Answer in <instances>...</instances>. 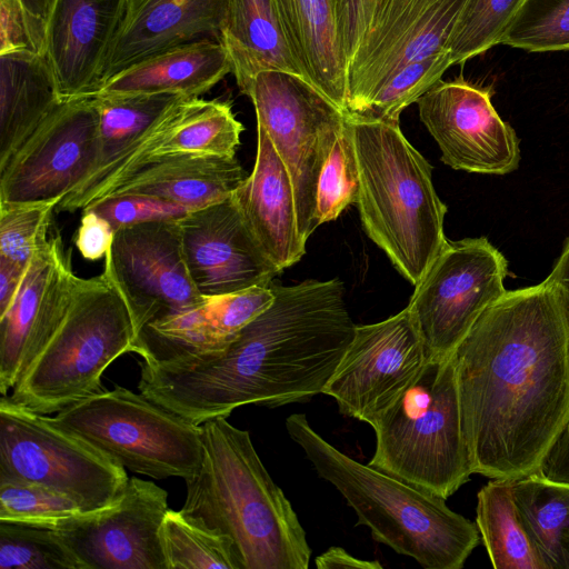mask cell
<instances>
[{"instance_id":"cell-32","label":"cell","mask_w":569,"mask_h":569,"mask_svg":"<svg viewBox=\"0 0 569 569\" xmlns=\"http://www.w3.org/2000/svg\"><path fill=\"white\" fill-rule=\"evenodd\" d=\"M226 342L210 323L204 302L144 326L134 351L146 362L163 363L222 350Z\"/></svg>"},{"instance_id":"cell-43","label":"cell","mask_w":569,"mask_h":569,"mask_svg":"<svg viewBox=\"0 0 569 569\" xmlns=\"http://www.w3.org/2000/svg\"><path fill=\"white\" fill-rule=\"evenodd\" d=\"M46 23L20 0H0V54L31 52L46 57Z\"/></svg>"},{"instance_id":"cell-44","label":"cell","mask_w":569,"mask_h":569,"mask_svg":"<svg viewBox=\"0 0 569 569\" xmlns=\"http://www.w3.org/2000/svg\"><path fill=\"white\" fill-rule=\"evenodd\" d=\"M378 0H333L346 68L371 19Z\"/></svg>"},{"instance_id":"cell-5","label":"cell","mask_w":569,"mask_h":569,"mask_svg":"<svg viewBox=\"0 0 569 569\" xmlns=\"http://www.w3.org/2000/svg\"><path fill=\"white\" fill-rule=\"evenodd\" d=\"M346 116L359 167L356 204L363 229L417 286L447 241V206L435 190L432 167L405 138L399 122Z\"/></svg>"},{"instance_id":"cell-22","label":"cell","mask_w":569,"mask_h":569,"mask_svg":"<svg viewBox=\"0 0 569 569\" xmlns=\"http://www.w3.org/2000/svg\"><path fill=\"white\" fill-rule=\"evenodd\" d=\"M253 169L232 193L263 254L280 271L298 262L306 241L298 228L291 177L264 130L257 127Z\"/></svg>"},{"instance_id":"cell-18","label":"cell","mask_w":569,"mask_h":569,"mask_svg":"<svg viewBox=\"0 0 569 569\" xmlns=\"http://www.w3.org/2000/svg\"><path fill=\"white\" fill-rule=\"evenodd\" d=\"M60 236L48 238L29 262L21 284L0 315V392L8 395L49 341L78 282Z\"/></svg>"},{"instance_id":"cell-4","label":"cell","mask_w":569,"mask_h":569,"mask_svg":"<svg viewBox=\"0 0 569 569\" xmlns=\"http://www.w3.org/2000/svg\"><path fill=\"white\" fill-rule=\"evenodd\" d=\"M286 428L318 476L336 487L355 510L358 525L368 527L376 541L426 569L465 566L480 533L445 498L350 458L316 432L305 413L289 416Z\"/></svg>"},{"instance_id":"cell-26","label":"cell","mask_w":569,"mask_h":569,"mask_svg":"<svg viewBox=\"0 0 569 569\" xmlns=\"http://www.w3.org/2000/svg\"><path fill=\"white\" fill-rule=\"evenodd\" d=\"M231 72L222 43L202 39L172 48L110 78L97 94L174 93L197 98Z\"/></svg>"},{"instance_id":"cell-23","label":"cell","mask_w":569,"mask_h":569,"mask_svg":"<svg viewBox=\"0 0 569 569\" xmlns=\"http://www.w3.org/2000/svg\"><path fill=\"white\" fill-rule=\"evenodd\" d=\"M246 178L236 157L166 154L150 159L112 183L93 202L128 194L194 210L230 197Z\"/></svg>"},{"instance_id":"cell-28","label":"cell","mask_w":569,"mask_h":569,"mask_svg":"<svg viewBox=\"0 0 569 569\" xmlns=\"http://www.w3.org/2000/svg\"><path fill=\"white\" fill-rule=\"evenodd\" d=\"M219 42L228 52L241 93L263 71H284L306 79L273 0H232Z\"/></svg>"},{"instance_id":"cell-24","label":"cell","mask_w":569,"mask_h":569,"mask_svg":"<svg viewBox=\"0 0 569 569\" xmlns=\"http://www.w3.org/2000/svg\"><path fill=\"white\" fill-rule=\"evenodd\" d=\"M186 98L174 93L94 94L98 151L88 177L58 203L56 211L83 210L113 167L144 141Z\"/></svg>"},{"instance_id":"cell-12","label":"cell","mask_w":569,"mask_h":569,"mask_svg":"<svg viewBox=\"0 0 569 569\" xmlns=\"http://www.w3.org/2000/svg\"><path fill=\"white\" fill-rule=\"evenodd\" d=\"M467 0H378L346 68V113L361 114L405 66L448 51Z\"/></svg>"},{"instance_id":"cell-38","label":"cell","mask_w":569,"mask_h":569,"mask_svg":"<svg viewBox=\"0 0 569 569\" xmlns=\"http://www.w3.org/2000/svg\"><path fill=\"white\" fill-rule=\"evenodd\" d=\"M451 66L449 51H442L405 66L390 77L361 114L353 116L399 122L401 111L417 102L441 80L446 70Z\"/></svg>"},{"instance_id":"cell-17","label":"cell","mask_w":569,"mask_h":569,"mask_svg":"<svg viewBox=\"0 0 569 569\" xmlns=\"http://www.w3.org/2000/svg\"><path fill=\"white\" fill-rule=\"evenodd\" d=\"M168 510L164 489L131 477L112 507L46 528L54 530L87 569H168L160 536Z\"/></svg>"},{"instance_id":"cell-1","label":"cell","mask_w":569,"mask_h":569,"mask_svg":"<svg viewBox=\"0 0 569 569\" xmlns=\"http://www.w3.org/2000/svg\"><path fill=\"white\" fill-rule=\"evenodd\" d=\"M451 358L472 472H536L569 412L568 338L546 279L489 305Z\"/></svg>"},{"instance_id":"cell-8","label":"cell","mask_w":569,"mask_h":569,"mask_svg":"<svg viewBox=\"0 0 569 569\" xmlns=\"http://www.w3.org/2000/svg\"><path fill=\"white\" fill-rule=\"evenodd\" d=\"M46 418L123 468L153 479H187L201 460L200 426L121 386Z\"/></svg>"},{"instance_id":"cell-9","label":"cell","mask_w":569,"mask_h":569,"mask_svg":"<svg viewBox=\"0 0 569 569\" xmlns=\"http://www.w3.org/2000/svg\"><path fill=\"white\" fill-rule=\"evenodd\" d=\"M0 479L47 487L90 513L117 503L129 477L122 466L6 395L0 398Z\"/></svg>"},{"instance_id":"cell-36","label":"cell","mask_w":569,"mask_h":569,"mask_svg":"<svg viewBox=\"0 0 569 569\" xmlns=\"http://www.w3.org/2000/svg\"><path fill=\"white\" fill-rule=\"evenodd\" d=\"M500 44L529 52L569 50V0H523Z\"/></svg>"},{"instance_id":"cell-35","label":"cell","mask_w":569,"mask_h":569,"mask_svg":"<svg viewBox=\"0 0 569 569\" xmlns=\"http://www.w3.org/2000/svg\"><path fill=\"white\" fill-rule=\"evenodd\" d=\"M523 0H467L448 42L452 66L500 44Z\"/></svg>"},{"instance_id":"cell-6","label":"cell","mask_w":569,"mask_h":569,"mask_svg":"<svg viewBox=\"0 0 569 569\" xmlns=\"http://www.w3.org/2000/svg\"><path fill=\"white\" fill-rule=\"evenodd\" d=\"M136 338L130 311L107 276L79 277L62 321L7 397L40 415L59 412L103 390L102 373L133 352Z\"/></svg>"},{"instance_id":"cell-13","label":"cell","mask_w":569,"mask_h":569,"mask_svg":"<svg viewBox=\"0 0 569 569\" xmlns=\"http://www.w3.org/2000/svg\"><path fill=\"white\" fill-rule=\"evenodd\" d=\"M178 220L113 231L103 273L123 298L137 335L149 323L204 302L186 266Z\"/></svg>"},{"instance_id":"cell-3","label":"cell","mask_w":569,"mask_h":569,"mask_svg":"<svg viewBox=\"0 0 569 569\" xmlns=\"http://www.w3.org/2000/svg\"><path fill=\"white\" fill-rule=\"evenodd\" d=\"M200 430L201 460L184 479L181 511L230 537L241 569H307L312 551L306 531L249 432L223 417Z\"/></svg>"},{"instance_id":"cell-34","label":"cell","mask_w":569,"mask_h":569,"mask_svg":"<svg viewBox=\"0 0 569 569\" xmlns=\"http://www.w3.org/2000/svg\"><path fill=\"white\" fill-rule=\"evenodd\" d=\"M0 569H87L52 529L0 521Z\"/></svg>"},{"instance_id":"cell-42","label":"cell","mask_w":569,"mask_h":569,"mask_svg":"<svg viewBox=\"0 0 569 569\" xmlns=\"http://www.w3.org/2000/svg\"><path fill=\"white\" fill-rule=\"evenodd\" d=\"M83 210L94 211L104 218L113 230L148 221L178 220L191 211L176 203L128 194L100 199Z\"/></svg>"},{"instance_id":"cell-49","label":"cell","mask_w":569,"mask_h":569,"mask_svg":"<svg viewBox=\"0 0 569 569\" xmlns=\"http://www.w3.org/2000/svg\"><path fill=\"white\" fill-rule=\"evenodd\" d=\"M318 569L333 568H357V569H381L382 566L377 560H362L353 557L340 547H330L316 558Z\"/></svg>"},{"instance_id":"cell-47","label":"cell","mask_w":569,"mask_h":569,"mask_svg":"<svg viewBox=\"0 0 569 569\" xmlns=\"http://www.w3.org/2000/svg\"><path fill=\"white\" fill-rule=\"evenodd\" d=\"M546 281L553 291L569 345V237Z\"/></svg>"},{"instance_id":"cell-20","label":"cell","mask_w":569,"mask_h":569,"mask_svg":"<svg viewBox=\"0 0 569 569\" xmlns=\"http://www.w3.org/2000/svg\"><path fill=\"white\" fill-rule=\"evenodd\" d=\"M128 0H54L46 24V58L59 97L94 96Z\"/></svg>"},{"instance_id":"cell-33","label":"cell","mask_w":569,"mask_h":569,"mask_svg":"<svg viewBox=\"0 0 569 569\" xmlns=\"http://www.w3.org/2000/svg\"><path fill=\"white\" fill-rule=\"evenodd\" d=\"M160 536L168 569H241L230 537L181 510H168Z\"/></svg>"},{"instance_id":"cell-40","label":"cell","mask_w":569,"mask_h":569,"mask_svg":"<svg viewBox=\"0 0 569 569\" xmlns=\"http://www.w3.org/2000/svg\"><path fill=\"white\" fill-rule=\"evenodd\" d=\"M84 513L66 495L47 487L0 479V521L46 527L62 519Z\"/></svg>"},{"instance_id":"cell-7","label":"cell","mask_w":569,"mask_h":569,"mask_svg":"<svg viewBox=\"0 0 569 569\" xmlns=\"http://www.w3.org/2000/svg\"><path fill=\"white\" fill-rule=\"evenodd\" d=\"M369 465L445 499L472 472L451 356L428 359L402 395L371 426Z\"/></svg>"},{"instance_id":"cell-41","label":"cell","mask_w":569,"mask_h":569,"mask_svg":"<svg viewBox=\"0 0 569 569\" xmlns=\"http://www.w3.org/2000/svg\"><path fill=\"white\" fill-rule=\"evenodd\" d=\"M271 287H252L237 292L204 296L211 326L228 343L273 301Z\"/></svg>"},{"instance_id":"cell-15","label":"cell","mask_w":569,"mask_h":569,"mask_svg":"<svg viewBox=\"0 0 569 569\" xmlns=\"http://www.w3.org/2000/svg\"><path fill=\"white\" fill-rule=\"evenodd\" d=\"M98 129L94 96L60 101L0 168V202H60L91 172Z\"/></svg>"},{"instance_id":"cell-30","label":"cell","mask_w":569,"mask_h":569,"mask_svg":"<svg viewBox=\"0 0 569 569\" xmlns=\"http://www.w3.org/2000/svg\"><path fill=\"white\" fill-rule=\"evenodd\" d=\"M513 500L545 569H569V485L538 472L511 479Z\"/></svg>"},{"instance_id":"cell-46","label":"cell","mask_w":569,"mask_h":569,"mask_svg":"<svg viewBox=\"0 0 569 569\" xmlns=\"http://www.w3.org/2000/svg\"><path fill=\"white\" fill-rule=\"evenodd\" d=\"M536 472L550 481L569 485V412Z\"/></svg>"},{"instance_id":"cell-48","label":"cell","mask_w":569,"mask_h":569,"mask_svg":"<svg viewBox=\"0 0 569 569\" xmlns=\"http://www.w3.org/2000/svg\"><path fill=\"white\" fill-rule=\"evenodd\" d=\"M27 267L0 257V315L12 302L24 276Z\"/></svg>"},{"instance_id":"cell-29","label":"cell","mask_w":569,"mask_h":569,"mask_svg":"<svg viewBox=\"0 0 569 569\" xmlns=\"http://www.w3.org/2000/svg\"><path fill=\"white\" fill-rule=\"evenodd\" d=\"M60 101L44 56L0 54V168Z\"/></svg>"},{"instance_id":"cell-31","label":"cell","mask_w":569,"mask_h":569,"mask_svg":"<svg viewBox=\"0 0 569 569\" xmlns=\"http://www.w3.org/2000/svg\"><path fill=\"white\" fill-rule=\"evenodd\" d=\"M476 526L495 569H545L519 517L511 479H492L479 490Z\"/></svg>"},{"instance_id":"cell-2","label":"cell","mask_w":569,"mask_h":569,"mask_svg":"<svg viewBox=\"0 0 569 569\" xmlns=\"http://www.w3.org/2000/svg\"><path fill=\"white\" fill-rule=\"evenodd\" d=\"M270 287L272 303L222 350L140 362L139 391L196 426L244 405L273 409L322 393L356 329L343 284Z\"/></svg>"},{"instance_id":"cell-37","label":"cell","mask_w":569,"mask_h":569,"mask_svg":"<svg viewBox=\"0 0 569 569\" xmlns=\"http://www.w3.org/2000/svg\"><path fill=\"white\" fill-rule=\"evenodd\" d=\"M360 174L352 130L346 116L345 126L321 170L316 198L317 227L336 220L350 204L357 203Z\"/></svg>"},{"instance_id":"cell-50","label":"cell","mask_w":569,"mask_h":569,"mask_svg":"<svg viewBox=\"0 0 569 569\" xmlns=\"http://www.w3.org/2000/svg\"><path fill=\"white\" fill-rule=\"evenodd\" d=\"M27 12L47 24L54 0H20Z\"/></svg>"},{"instance_id":"cell-27","label":"cell","mask_w":569,"mask_h":569,"mask_svg":"<svg viewBox=\"0 0 569 569\" xmlns=\"http://www.w3.org/2000/svg\"><path fill=\"white\" fill-rule=\"evenodd\" d=\"M306 79L346 110V60L333 0H273Z\"/></svg>"},{"instance_id":"cell-16","label":"cell","mask_w":569,"mask_h":569,"mask_svg":"<svg viewBox=\"0 0 569 569\" xmlns=\"http://www.w3.org/2000/svg\"><path fill=\"white\" fill-rule=\"evenodd\" d=\"M491 87L462 74L439 80L417 101L419 117L441 150V161L456 169L506 174L518 168L519 140L491 102Z\"/></svg>"},{"instance_id":"cell-11","label":"cell","mask_w":569,"mask_h":569,"mask_svg":"<svg viewBox=\"0 0 569 569\" xmlns=\"http://www.w3.org/2000/svg\"><path fill=\"white\" fill-rule=\"evenodd\" d=\"M508 262L485 237L447 240L407 306L428 359L451 356L482 311L506 293Z\"/></svg>"},{"instance_id":"cell-45","label":"cell","mask_w":569,"mask_h":569,"mask_svg":"<svg viewBox=\"0 0 569 569\" xmlns=\"http://www.w3.org/2000/svg\"><path fill=\"white\" fill-rule=\"evenodd\" d=\"M113 229L111 224L92 210H83L74 243L81 256L90 261L104 258L110 249Z\"/></svg>"},{"instance_id":"cell-21","label":"cell","mask_w":569,"mask_h":569,"mask_svg":"<svg viewBox=\"0 0 569 569\" xmlns=\"http://www.w3.org/2000/svg\"><path fill=\"white\" fill-rule=\"evenodd\" d=\"M231 3L232 0H128L104 60L101 87L123 70L172 48L202 39L219 41Z\"/></svg>"},{"instance_id":"cell-14","label":"cell","mask_w":569,"mask_h":569,"mask_svg":"<svg viewBox=\"0 0 569 569\" xmlns=\"http://www.w3.org/2000/svg\"><path fill=\"white\" fill-rule=\"evenodd\" d=\"M426 347L406 307L380 322L356 326L322 393L345 416L372 426L419 376Z\"/></svg>"},{"instance_id":"cell-10","label":"cell","mask_w":569,"mask_h":569,"mask_svg":"<svg viewBox=\"0 0 569 569\" xmlns=\"http://www.w3.org/2000/svg\"><path fill=\"white\" fill-rule=\"evenodd\" d=\"M292 180L298 228L307 242L315 220L318 181L346 122V112L305 78L284 71L258 73L243 93Z\"/></svg>"},{"instance_id":"cell-25","label":"cell","mask_w":569,"mask_h":569,"mask_svg":"<svg viewBox=\"0 0 569 569\" xmlns=\"http://www.w3.org/2000/svg\"><path fill=\"white\" fill-rule=\"evenodd\" d=\"M243 130L229 101L188 98L168 130L162 126L116 166L110 186L160 156L234 157Z\"/></svg>"},{"instance_id":"cell-39","label":"cell","mask_w":569,"mask_h":569,"mask_svg":"<svg viewBox=\"0 0 569 569\" xmlns=\"http://www.w3.org/2000/svg\"><path fill=\"white\" fill-rule=\"evenodd\" d=\"M59 201L0 202V257L22 267L48 240Z\"/></svg>"},{"instance_id":"cell-19","label":"cell","mask_w":569,"mask_h":569,"mask_svg":"<svg viewBox=\"0 0 569 569\" xmlns=\"http://www.w3.org/2000/svg\"><path fill=\"white\" fill-rule=\"evenodd\" d=\"M190 278L202 296L270 287L281 273L247 228L232 194L178 220Z\"/></svg>"}]
</instances>
